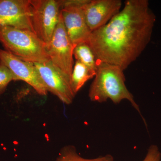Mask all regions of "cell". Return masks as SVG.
<instances>
[{
	"label": "cell",
	"instance_id": "5bb4252c",
	"mask_svg": "<svg viewBox=\"0 0 161 161\" xmlns=\"http://www.w3.org/2000/svg\"><path fill=\"white\" fill-rule=\"evenodd\" d=\"M12 81H14V75L7 66L0 62V96L5 93Z\"/></svg>",
	"mask_w": 161,
	"mask_h": 161
},
{
	"label": "cell",
	"instance_id": "52a82bcc",
	"mask_svg": "<svg viewBox=\"0 0 161 161\" xmlns=\"http://www.w3.org/2000/svg\"><path fill=\"white\" fill-rule=\"evenodd\" d=\"M34 64L48 92L63 103L71 104L76 95L72 89L70 77L55 66L50 60Z\"/></svg>",
	"mask_w": 161,
	"mask_h": 161
},
{
	"label": "cell",
	"instance_id": "30bf717a",
	"mask_svg": "<svg viewBox=\"0 0 161 161\" xmlns=\"http://www.w3.org/2000/svg\"><path fill=\"white\" fill-rule=\"evenodd\" d=\"M121 0H88L82 6L88 26L92 31L104 26L120 11Z\"/></svg>",
	"mask_w": 161,
	"mask_h": 161
},
{
	"label": "cell",
	"instance_id": "277c9868",
	"mask_svg": "<svg viewBox=\"0 0 161 161\" xmlns=\"http://www.w3.org/2000/svg\"><path fill=\"white\" fill-rule=\"evenodd\" d=\"M30 6L33 31L46 46L60 19L61 0H30Z\"/></svg>",
	"mask_w": 161,
	"mask_h": 161
},
{
	"label": "cell",
	"instance_id": "3957f363",
	"mask_svg": "<svg viewBox=\"0 0 161 161\" xmlns=\"http://www.w3.org/2000/svg\"><path fill=\"white\" fill-rule=\"evenodd\" d=\"M0 43L4 50L22 60L32 63L50 60L46 44L33 32L0 25Z\"/></svg>",
	"mask_w": 161,
	"mask_h": 161
},
{
	"label": "cell",
	"instance_id": "9c48e42d",
	"mask_svg": "<svg viewBox=\"0 0 161 161\" xmlns=\"http://www.w3.org/2000/svg\"><path fill=\"white\" fill-rule=\"evenodd\" d=\"M0 25L34 32L31 19L30 0H0Z\"/></svg>",
	"mask_w": 161,
	"mask_h": 161
},
{
	"label": "cell",
	"instance_id": "8fae6325",
	"mask_svg": "<svg viewBox=\"0 0 161 161\" xmlns=\"http://www.w3.org/2000/svg\"><path fill=\"white\" fill-rule=\"evenodd\" d=\"M96 74L90 70L85 65L76 60L71 76L72 89L75 95L89 80L95 78Z\"/></svg>",
	"mask_w": 161,
	"mask_h": 161
},
{
	"label": "cell",
	"instance_id": "6da1fadb",
	"mask_svg": "<svg viewBox=\"0 0 161 161\" xmlns=\"http://www.w3.org/2000/svg\"><path fill=\"white\" fill-rule=\"evenodd\" d=\"M155 21L148 0H127L108 23L92 31L87 43L98 62L125 70L150 43Z\"/></svg>",
	"mask_w": 161,
	"mask_h": 161
},
{
	"label": "cell",
	"instance_id": "5b68a950",
	"mask_svg": "<svg viewBox=\"0 0 161 161\" xmlns=\"http://www.w3.org/2000/svg\"><path fill=\"white\" fill-rule=\"evenodd\" d=\"M88 0H61L60 14L67 33L76 46L87 43L92 31L86 21L82 6Z\"/></svg>",
	"mask_w": 161,
	"mask_h": 161
},
{
	"label": "cell",
	"instance_id": "9a60e30c",
	"mask_svg": "<svg viewBox=\"0 0 161 161\" xmlns=\"http://www.w3.org/2000/svg\"><path fill=\"white\" fill-rule=\"evenodd\" d=\"M161 153L158 147L152 145L149 148L147 155L143 161H160Z\"/></svg>",
	"mask_w": 161,
	"mask_h": 161
},
{
	"label": "cell",
	"instance_id": "ba28073f",
	"mask_svg": "<svg viewBox=\"0 0 161 161\" xmlns=\"http://www.w3.org/2000/svg\"><path fill=\"white\" fill-rule=\"evenodd\" d=\"M0 62L10 70L14 75V81L22 80L31 86L39 95H47L48 91L34 63L22 60L2 49Z\"/></svg>",
	"mask_w": 161,
	"mask_h": 161
},
{
	"label": "cell",
	"instance_id": "7c38bea8",
	"mask_svg": "<svg viewBox=\"0 0 161 161\" xmlns=\"http://www.w3.org/2000/svg\"><path fill=\"white\" fill-rule=\"evenodd\" d=\"M73 55L76 60L79 61L90 70L96 74L98 61L95 54L87 43H80L76 45Z\"/></svg>",
	"mask_w": 161,
	"mask_h": 161
},
{
	"label": "cell",
	"instance_id": "8992f818",
	"mask_svg": "<svg viewBox=\"0 0 161 161\" xmlns=\"http://www.w3.org/2000/svg\"><path fill=\"white\" fill-rule=\"evenodd\" d=\"M75 45L70 40L60 15V19L46 50L53 64L70 77L74 68Z\"/></svg>",
	"mask_w": 161,
	"mask_h": 161
},
{
	"label": "cell",
	"instance_id": "7a4b0ae2",
	"mask_svg": "<svg viewBox=\"0 0 161 161\" xmlns=\"http://www.w3.org/2000/svg\"><path fill=\"white\" fill-rule=\"evenodd\" d=\"M124 71L117 65L98 62L96 75L90 87L89 98L92 101L99 103L110 99L116 104L127 100L141 115L139 106L126 86Z\"/></svg>",
	"mask_w": 161,
	"mask_h": 161
},
{
	"label": "cell",
	"instance_id": "4fadbf2b",
	"mask_svg": "<svg viewBox=\"0 0 161 161\" xmlns=\"http://www.w3.org/2000/svg\"><path fill=\"white\" fill-rule=\"evenodd\" d=\"M54 161H114V159L111 154L94 158H84L78 154L75 146L67 145L60 149Z\"/></svg>",
	"mask_w": 161,
	"mask_h": 161
}]
</instances>
